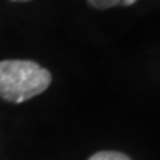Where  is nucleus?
I'll return each instance as SVG.
<instances>
[{"label":"nucleus","mask_w":160,"mask_h":160,"mask_svg":"<svg viewBox=\"0 0 160 160\" xmlns=\"http://www.w3.org/2000/svg\"><path fill=\"white\" fill-rule=\"evenodd\" d=\"M52 74L30 59L0 61V98L21 104L37 97L51 86Z\"/></svg>","instance_id":"nucleus-1"},{"label":"nucleus","mask_w":160,"mask_h":160,"mask_svg":"<svg viewBox=\"0 0 160 160\" xmlns=\"http://www.w3.org/2000/svg\"><path fill=\"white\" fill-rule=\"evenodd\" d=\"M88 2L95 9H108L114 6H131L137 3L138 0H88Z\"/></svg>","instance_id":"nucleus-2"},{"label":"nucleus","mask_w":160,"mask_h":160,"mask_svg":"<svg viewBox=\"0 0 160 160\" xmlns=\"http://www.w3.org/2000/svg\"><path fill=\"white\" fill-rule=\"evenodd\" d=\"M88 160H132L129 156L120 151H98Z\"/></svg>","instance_id":"nucleus-3"},{"label":"nucleus","mask_w":160,"mask_h":160,"mask_svg":"<svg viewBox=\"0 0 160 160\" xmlns=\"http://www.w3.org/2000/svg\"><path fill=\"white\" fill-rule=\"evenodd\" d=\"M13 2H30V0H13Z\"/></svg>","instance_id":"nucleus-4"}]
</instances>
